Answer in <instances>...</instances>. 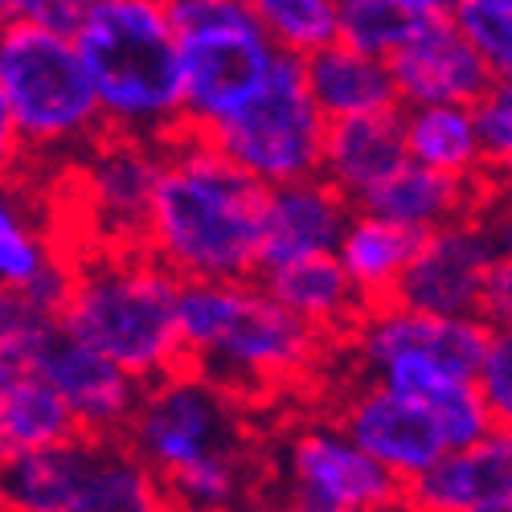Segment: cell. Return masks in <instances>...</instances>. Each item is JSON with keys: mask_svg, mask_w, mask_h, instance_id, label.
<instances>
[{"mask_svg": "<svg viewBox=\"0 0 512 512\" xmlns=\"http://www.w3.org/2000/svg\"><path fill=\"white\" fill-rule=\"evenodd\" d=\"M177 328L185 365L218 381L242 406L304 394L328 381L340 345L291 316L259 279H181Z\"/></svg>", "mask_w": 512, "mask_h": 512, "instance_id": "1", "label": "cell"}, {"mask_svg": "<svg viewBox=\"0 0 512 512\" xmlns=\"http://www.w3.org/2000/svg\"><path fill=\"white\" fill-rule=\"evenodd\" d=\"M123 443L160 476L177 512H250L263 480L242 402L193 365L144 381Z\"/></svg>", "mask_w": 512, "mask_h": 512, "instance_id": "2", "label": "cell"}, {"mask_svg": "<svg viewBox=\"0 0 512 512\" xmlns=\"http://www.w3.org/2000/svg\"><path fill=\"white\" fill-rule=\"evenodd\" d=\"M263 185L226 160L201 132L177 127L160 140V164L140 246L177 279L259 275Z\"/></svg>", "mask_w": 512, "mask_h": 512, "instance_id": "3", "label": "cell"}, {"mask_svg": "<svg viewBox=\"0 0 512 512\" xmlns=\"http://www.w3.org/2000/svg\"><path fill=\"white\" fill-rule=\"evenodd\" d=\"M488 332L480 316H435L386 300L361 312L340 357H349L353 373L377 377L431 406L447 447H463L492 431V414L476 386Z\"/></svg>", "mask_w": 512, "mask_h": 512, "instance_id": "4", "label": "cell"}, {"mask_svg": "<svg viewBox=\"0 0 512 512\" xmlns=\"http://www.w3.org/2000/svg\"><path fill=\"white\" fill-rule=\"evenodd\" d=\"M177 291L181 279L144 246H82L66 267L62 332L152 381L185 365Z\"/></svg>", "mask_w": 512, "mask_h": 512, "instance_id": "5", "label": "cell"}, {"mask_svg": "<svg viewBox=\"0 0 512 512\" xmlns=\"http://www.w3.org/2000/svg\"><path fill=\"white\" fill-rule=\"evenodd\" d=\"M107 132L168 140L181 127L177 29L164 0H87L70 29Z\"/></svg>", "mask_w": 512, "mask_h": 512, "instance_id": "6", "label": "cell"}, {"mask_svg": "<svg viewBox=\"0 0 512 512\" xmlns=\"http://www.w3.org/2000/svg\"><path fill=\"white\" fill-rule=\"evenodd\" d=\"M0 103L29 164L74 160L107 123L66 29L0 21Z\"/></svg>", "mask_w": 512, "mask_h": 512, "instance_id": "7", "label": "cell"}, {"mask_svg": "<svg viewBox=\"0 0 512 512\" xmlns=\"http://www.w3.org/2000/svg\"><path fill=\"white\" fill-rule=\"evenodd\" d=\"M324 127L328 119L304 82V58L279 50L263 87L201 136L267 189L320 173Z\"/></svg>", "mask_w": 512, "mask_h": 512, "instance_id": "8", "label": "cell"}, {"mask_svg": "<svg viewBox=\"0 0 512 512\" xmlns=\"http://www.w3.org/2000/svg\"><path fill=\"white\" fill-rule=\"evenodd\" d=\"M267 472L275 488L271 496L320 512H390L402 504V480L365 455L332 414L287 418Z\"/></svg>", "mask_w": 512, "mask_h": 512, "instance_id": "9", "label": "cell"}, {"mask_svg": "<svg viewBox=\"0 0 512 512\" xmlns=\"http://www.w3.org/2000/svg\"><path fill=\"white\" fill-rule=\"evenodd\" d=\"M156 164L160 140L127 132H103L70 160V197L78 205L70 254L82 246H140Z\"/></svg>", "mask_w": 512, "mask_h": 512, "instance_id": "10", "label": "cell"}, {"mask_svg": "<svg viewBox=\"0 0 512 512\" xmlns=\"http://www.w3.org/2000/svg\"><path fill=\"white\" fill-rule=\"evenodd\" d=\"M275 54V41L259 29L254 17L177 33L181 127L205 132L230 111H238L267 82Z\"/></svg>", "mask_w": 512, "mask_h": 512, "instance_id": "11", "label": "cell"}, {"mask_svg": "<svg viewBox=\"0 0 512 512\" xmlns=\"http://www.w3.org/2000/svg\"><path fill=\"white\" fill-rule=\"evenodd\" d=\"M328 414L402 484L426 472L447 451V435L431 406L365 373H349V381H340L328 398Z\"/></svg>", "mask_w": 512, "mask_h": 512, "instance_id": "12", "label": "cell"}, {"mask_svg": "<svg viewBox=\"0 0 512 512\" xmlns=\"http://www.w3.org/2000/svg\"><path fill=\"white\" fill-rule=\"evenodd\" d=\"M492 246L476 213L418 234L394 300L435 316H476L480 287L492 267Z\"/></svg>", "mask_w": 512, "mask_h": 512, "instance_id": "13", "label": "cell"}, {"mask_svg": "<svg viewBox=\"0 0 512 512\" xmlns=\"http://www.w3.org/2000/svg\"><path fill=\"white\" fill-rule=\"evenodd\" d=\"M37 377H46L66 402L78 435L87 439H123L127 422L136 414L144 381L132 377L123 365L103 357L99 349L58 332L29 365Z\"/></svg>", "mask_w": 512, "mask_h": 512, "instance_id": "14", "label": "cell"}, {"mask_svg": "<svg viewBox=\"0 0 512 512\" xmlns=\"http://www.w3.org/2000/svg\"><path fill=\"white\" fill-rule=\"evenodd\" d=\"M386 62L402 107H422V103L472 107L492 87V70L484 66L480 50L467 41V33L455 25L451 13L422 17Z\"/></svg>", "mask_w": 512, "mask_h": 512, "instance_id": "15", "label": "cell"}, {"mask_svg": "<svg viewBox=\"0 0 512 512\" xmlns=\"http://www.w3.org/2000/svg\"><path fill=\"white\" fill-rule=\"evenodd\" d=\"M353 213V201L332 189L320 173L283 181L263 189V218H259V271L332 254Z\"/></svg>", "mask_w": 512, "mask_h": 512, "instance_id": "16", "label": "cell"}, {"mask_svg": "<svg viewBox=\"0 0 512 512\" xmlns=\"http://www.w3.org/2000/svg\"><path fill=\"white\" fill-rule=\"evenodd\" d=\"M512 496V435L492 426L488 435L447 447L426 472L402 484V512H476Z\"/></svg>", "mask_w": 512, "mask_h": 512, "instance_id": "17", "label": "cell"}, {"mask_svg": "<svg viewBox=\"0 0 512 512\" xmlns=\"http://www.w3.org/2000/svg\"><path fill=\"white\" fill-rule=\"evenodd\" d=\"M406 160L402 140V107L373 111V115H345L328 119L324 148H320V177L340 189L353 205L386 181Z\"/></svg>", "mask_w": 512, "mask_h": 512, "instance_id": "18", "label": "cell"}, {"mask_svg": "<svg viewBox=\"0 0 512 512\" xmlns=\"http://www.w3.org/2000/svg\"><path fill=\"white\" fill-rule=\"evenodd\" d=\"M492 181H472V177H451V173H439V168H426L418 160H402L394 173L373 185L357 209H373L381 218H394L402 226H410L414 234H426L435 226H447L455 218H467L476 213L488 197Z\"/></svg>", "mask_w": 512, "mask_h": 512, "instance_id": "19", "label": "cell"}, {"mask_svg": "<svg viewBox=\"0 0 512 512\" xmlns=\"http://www.w3.org/2000/svg\"><path fill=\"white\" fill-rule=\"evenodd\" d=\"M254 279L263 283L271 300H279L291 316H300L304 324L336 340V345H345V336L365 312L361 295L349 283L345 267L336 263V254H312V259L279 263V267L259 271Z\"/></svg>", "mask_w": 512, "mask_h": 512, "instance_id": "20", "label": "cell"}, {"mask_svg": "<svg viewBox=\"0 0 512 512\" xmlns=\"http://www.w3.org/2000/svg\"><path fill=\"white\" fill-rule=\"evenodd\" d=\"M304 82L320 107L324 119H345V115H373V111H394L398 87L390 62L345 46L332 37L328 46L304 54Z\"/></svg>", "mask_w": 512, "mask_h": 512, "instance_id": "21", "label": "cell"}, {"mask_svg": "<svg viewBox=\"0 0 512 512\" xmlns=\"http://www.w3.org/2000/svg\"><path fill=\"white\" fill-rule=\"evenodd\" d=\"M418 246V234L394 218H381L373 209H357L349 213L345 230H340V242H336V263L345 267L349 283L357 287L361 304L373 308V304H386L394 300L398 291V279L410 263V254Z\"/></svg>", "mask_w": 512, "mask_h": 512, "instance_id": "22", "label": "cell"}, {"mask_svg": "<svg viewBox=\"0 0 512 512\" xmlns=\"http://www.w3.org/2000/svg\"><path fill=\"white\" fill-rule=\"evenodd\" d=\"M74 512H177L160 476L123 439H87Z\"/></svg>", "mask_w": 512, "mask_h": 512, "instance_id": "23", "label": "cell"}, {"mask_svg": "<svg viewBox=\"0 0 512 512\" xmlns=\"http://www.w3.org/2000/svg\"><path fill=\"white\" fill-rule=\"evenodd\" d=\"M87 435L0 459V512H74Z\"/></svg>", "mask_w": 512, "mask_h": 512, "instance_id": "24", "label": "cell"}, {"mask_svg": "<svg viewBox=\"0 0 512 512\" xmlns=\"http://www.w3.org/2000/svg\"><path fill=\"white\" fill-rule=\"evenodd\" d=\"M70 250L58 222L41 218V205L25 185V168L0 181V283H33L62 267Z\"/></svg>", "mask_w": 512, "mask_h": 512, "instance_id": "25", "label": "cell"}, {"mask_svg": "<svg viewBox=\"0 0 512 512\" xmlns=\"http://www.w3.org/2000/svg\"><path fill=\"white\" fill-rule=\"evenodd\" d=\"M402 140L406 156L439 168L451 177H488V156L476 127V111L463 103H422V107H402Z\"/></svg>", "mask_w": 512, "mask_h": 512, "instance_id": "26", "label": "cell"}, {"mask_svg": "<svg viewBox=\"0 0 512 512\" xmlns=\"http://www.w3.org/2000/svg\"><path fill=\"white\" fill-rule=\"evenodd\" d=\"M66 267H54L33 283H0V357L29 369L37 353L62 332Z\"/></svg>", "mask_w": 512, "mask_h": 512, "instance_id": "27", "label": "cell"}, {"mask_svg": "<svg viewBox=\"0 0 512 512\" xmlns=\"http://www.w3.org/2000/svg\"><path fill=\"white\" fill-rule=\"evenodd\" d=\"M78 426L58 398V390L46 377H37L33 369H21L17 381L0 398V459L54 447L62 439H74Z\"/></svg>", "mask_w": 512, "mask_h": 512, "instance_id": "28", "label": "cell"}, {"mask_svg": "<svg viewBox=\"0 0 512 512\" xmlns=\"http://www.w3.org/2000/svg\"><path fill=\"white\" fill-rule=\"evenodd\" d=\"M250 17L275 41V50L312 54L336 37V5L340 0H246Z\"/></svg>", "mask_w": 512, "mask_h": 512, "instance_id": "29", "label": "cell"}, {"mask_svg": "<svg viewBox=\"0 0 512 512\" xmlns=\"http://www.w3.org/2000/svg\"><path fill=\"white\" fill-rule=\"evenodd\" d=\"M418 21V13L394 5V0H340L336 5V37L377 58H390Z\"/></svg>", "mask_w": 512, "mask_h": 512, "instance_id": "30", "label": "cell"}, {"mask_svg": "<svg viewBox=\"0 0 512 512\" xmlns=\"http://www.w3.org/2000/svg\"><path fill=\"white\" fill-rule=\"evenodd\" d=\"M451 17L467 33V41L480 50V58L492 70V78H512V9H492V5H467V0H455Z\"/></svg>", "mask_w": 512, "mask_h": 512, "instance_id": "31", "label": "cell"}, {"mask_svg": "<svg viewBox=\"0 0 512 512\" xmlns=\"http://www.w3.org/2000/svg\"><path fill=\"white\" fill-rule=\"evenodd\" d=\"M476 386L484 394L492 426L512 435V332H500V328L488 332V345L476 369Z\"/></svg>", "mask_w": 512, "mask_h": 512, "instance_id": "32", "label": "cell"}, {"mask_svg": "<svg viewBox=\"0 0 512 512\" xmlns=\"http://www.w3.org/2000/svg\"><path fill=\"white\" fill-rule=\"evenodd\" d=\"M472 111L484 140L488 173L512 164V78H492V87L472 103Z\"/></svg>", "mask_w": 512, "mask_h": 512, "instance_id": "33", "label": "cell"}, {"mask_svg": "<svg viewBox=\"0 0 512 512\" xmlns=\"http://www.w3.org/2000/svg\"><path fill=\"white\" fill-rule=\"evenodd\" d=\"M87 0H0L5 25H46V29H74Z\"/></svg>", "mask_w": 512, "mask_h": 512, "instance_id": "34", "label": "cell"}, {"mask_svg": "<svg viewBox=\"0 0 512 512\" xmlns=\"http://www.w3.org/2000/svg\"><path fill=\"white\" fill-rule=\"evenodd\" d=\"M476 316L488 328L512 332V259H492L484 287H480V308Z\"/></svg>", "mask_w": 512, "mask_h": 512, "instance_id": "35", "label": "cell"}, {"mask_svg": "<svg viewBox=\"0 0 512 512\" xmlns=\"http://www.w3.org/2000/svg\"><path fill=\"white\" fill-rule=\"evenodd\" d=\"M476 218L488 234V246H492L496 259H512V193L488 189L484 205L476 209Z\"/></svg>", "mask_w": 512, "mask_h": 512, "instance_id": "36", "label": "cell"}, {"mask_svg": "<svg viewBox=\"0 0 512 512\" xmlns=\"http://www.w3.org/2000/svg\"><path fill=\"white\" fill-rule=\"evenodd\" d=\"M25 164H29V160H25V148H21L17 132H13V119H9L5 103H0V181L13 177V173H21Z\"/></svg>", "mask_w": 512, "mask_h": 512, "instance_id": "37", "label": "cell"}, {"mask_svg": "<svg viewBox=\"0 0 512 512\" xmlns=\"http://www.w3.org/2000/svg\"><path fill=\"white\" fill-rule=\"evenodd\" d=\"M394 5L418 13V17H439V13H451L455 9V0H394Z\"/></svg>", "mask_w": 512, "mask_h": 512, "instance_id": "38", "label": "cell"}, {"mask_svg": "<svg viewBox=\"0 0 512 512\" xmlns=\"http://www.w3.org/2000/svg\"><path fill=\"white\" fill-rule=\"evenodd\" d=\"M254 512H320V508H308L300 500H287V496H267ZM390 512H402V508H390Z\"/></svg>", "mask_w": 512, "mask_h": 512, "instance_id": "39", "label": "cell"}, {"mask_svg": "<svg viewBox=\"0 0 512 512\" xmlns=\"http://www.w3.org/2000/svg\"><path fill=\"white\" fill-rule=\"evenodd\" d=\"M17 373H21V365H13L9 357H0V398H5V390L17 381Z\"/></svg>", "mask_w": 512, "mask_h": 512, "instance_id": "40", "label": "cell"}, {"mask_svg": "<svg viewBox=\"0 0 512 512\" xmlns=\"http://www.w3.org/2000/svg\"><path fill=\"white\" fill-rule=\"evenodd\" d=\"M488 181H492V189H504V193H512V164H504V168H492V173H488Z\"/></svg>", "mask_w": 512, "mask_h": 512, "instance_id": "41", "label": "cell"}, {"mask_svg": "<svg viewBox=\"0 0 512 512\" xmlns=\"http://www.w3.org/2000/svg\"><path fill=\"white\" fill-rule=\"evenodd\" d=\"M476 512H512V496H508V500H492V504H484V508H476Z\"/></svg>", "mask_w": 512, "mask_h": 512, "instance_id": "42", "label": "cell"}, {"mask_svg": "<svg viewBox=\"0 0 512 512\" xmlns=\"http://www.w3.org/2000/svg\"><path fill=\"white\" fill-rule=\"evenodd\" d=\"M467 5H492V9H512V0H467Z\"/></svg>", "mask_w": 512, "mask_h": 512, "instance_id": "43", "label": "cell"}, {"mask_svg": "<svg viewBox=\"0 0 512 512\" xmlns=\"http://www.w3.org/2000/svg\"><path fill=\"white\" fill-rule=\"evenodd\" d=\"M250 512H254V508H250Z\"/></svg>", "mask_w": 512, "mask_h": 512, "instance_id": "44", "label": "cell"}]
</instances>
